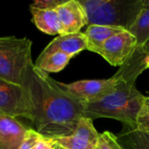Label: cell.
<instances>
[{
  "label": "cell",
  "instance_id": "6da1fadb",
  "mask_svg": "<svg viewBox=\"0 0 149 149\" xmlns=\"http://www.w3.org/2000/svg\"><path fill=\"white\" fill-rule=\"evenodd\" d=\"M24 86L27 88L32 109L34 130L49 139L72 135L79 121L85 117L81 101L65 92L58 81L35 65L31 70Z\"/></svg>",
  "mask_w": 149,
  "mask_h": 149
},
{
  "label": "cell",
  "instance_id": "7a4b0ae2",
  "mask_svg": "<svg viewBox=\"0 0 149 149\" xmlns=\"http://www.w3.org/2000/svg\"><path fill=\"white\" fill-rule=\"evenodd\" d=\"M147 54L137 47L129 59L114 74L117 78L115 89L105 98L89 103H83L85 117L91 120L113 119L130 127H136L138 114L145 96L137 89V78L147 69Z\"/></svg>",
  "mask_w": 149,
  "mask_h": 149
},
{
  "label": "cell",
  "instance_id": "3957f363",
  "mask_svg": "<svg viewBox=\"0 0 149 149\" xmlns=\"http://www.w3.org/2000/svg\"><path fill=\"white\" fill-rule=\"evenodd\" d=\"M87 25H108L129 31L144 7V0H79Z\"/></svg>",
  "mask_w": 149,
  "mask_h": 149
},
{
  "label": "cell",
  "instance_id": "277c9868",
  "mask_svg": "<svg viewBox=\"0 0 149 149\" xmlns=\"http://www.w3.org/2000/svg\"><path fill=\"white\" fill-rule=\"evenodd\" d=\"M31 46L32 42L28 38H0V79L24 86L34 66Z\"/></svg>",
  "mask_w": 149,
  "mask_h": 149
},
{
  "label": "cell",
  "instance_id": "5b68a950",
  "mask_svg": "<svg viewBox=\"0 0 149 149\" xmlns=\"http://www.w3.org/2000/svg\"><path fill=\"white\" fill-rule=\"evenodd\" d=\"M0 113L15 119L23 117L31 120V102L24 86L0 79Z\"/></svg>",
  "mask_w": 149,
  "mask_h": 149
},
{
  "label": "cell",
  "instance_id": "8992f818",
  "mask_svg": "<svg viewBox=\"0 0 149 149\" xmlns=\"http://www.w3.org/2000/svg\"><path fill=\"white\" fill-rule=\"evenodd\" d=\"M59 86L68 94L81 101L89 103L100 100L110 94L116 86L115 75L105 79H84L70 84L58 82Z\"/></svg>",
  "mask_w": 149,
  "mask_h": 149
},
{
  "label": "cell",
  "instance_id": "52a82bcc",
  "mask_svg": "<svg viewBox=\"0 0 149 149\" xmlns=\"http://www.w3.org/2000/svg\"><path fill=\"white\" fill-rule=\"evenodd\" d=\"M137 47V38L129 31H123L106 41L100 56L111 65L121 66Z\"/></svg>",
  "mask_w": 149,
  "mask_h": 149
},
{
  "label": "cell",
  "instance_id": "ba28073f",
  "mask_svg": "<svg viewBox=\"0 0 149 149\" xmlns=\"http://www.w3.org/2000/svg\"><path fill=\"white\" fill-rule=\"evenodd\" d=\"M56 11L61 24L60 35L79 33L87 25L85 10L79 0H66L56 8Z\"/></svg>",
  "mask_w": 149,
  "mask_h": 149
},
{
  "label": "cell",
  "instance_id": "9c48e42d",
  "mask_svg": "<svg viewBox=\"0 0 149 149\" xmlns=\"http://www.w3.org/2000/svg\"><path fill=\"white\" fill-rule=\"evenodd\" d=\"M27 130L17 119L0 113V149H19Z\"/></svg>",
  "mask_w": 149,
  "mask_h": 149
},
{
  "label": "cell",
  "instance_id": "30bf717a",
  "mask_svg": "<svg viewBox=\"0 0 149 149\" xmlns=\"http://www.w3.org/2000/svg\"><path fill=\"white\" fill-rule=\"evenodd\" d=\"M84 50H86V37L84 32H79L75 34L58 35L46 45L40 54L45 55L60 52L72 58Z\"/></svg>",
  "mask_w": 149,
  "mask_h": 149
},
{
  "label": "cell",
  "instance_id": "8fae6325",
  "mask_svg": "<svg viewBox=\"0 0 149 149\" xmlns=\"http://www.w3.org/2000/svg\"><path fill=\"white\" fill-rule=\"evenodd\" d=\"M123 31L127 30L117 26L98 24L88 25L84 32L86 40V50L100 55L106 41L111 37Z\"/></svg>",
  "mask_w": 149,
  "mask_h": 149
},
{
  "label": "cell",
  "instance_id": "7c38bea8",
  "mask_svg": "<svg viewBox=\"0 0 149 149\" xmlns=\"http://www.w3.org/2000/svg\"><path fill=\"white\" fill-rule=\"evenodd\" d=\"M32 21L36 27L48 35H60L61 24L56 9L41 10L30 6Z\"/></svg>",
  "mask_w": 149,
  "mask_h": 149
},
{
  "label": "cell",
  "instance_id": "4fadbf2b",
  "mask_svg": "<svg viewBox=\"0 0 149 149\" xmlns=\"http://www.w3.org/2000/svg\"><path fill=\"white\" fill-rule=\"evenodd\" d=\"M117 139L123 149H149V133L136 127L123 125Z\"/></svg>",
  "mask_w": 149,
  "mask_h": 149
},
{
  "label": "cell",
  "instance_id": "5bb4252c",
  "mask_svg": "<svg viewBox=\"0 0 149 149\" xmlns=\"http://www.w3.org/2000/svg\"><path fill=\"white\" fill-rule=\"evenodd\" d=\"M71 58V56L60 52H56L45 55L40 54L34 63V65L38 69L46 73L58 72L69 64Z\"/></svg>",
  "mask_w": 149,
  "mask_h": 149
},
{
  "label": "cell",
  "instance_id": "9a60e30c",
  "mask_svg": "<svg viewBox=\"0 0 149 149\" xmlns=\"http://www.w3.org/2000/svg\"><path fill=\"white\" fill-rule=\"evenodd\" d=\"M129 31L137 38L138 47L143 46L149 40V6L145 3Z\"/></svg>",
  "mask_w": 149,
  "mask_h": 149
},
{
  "label": "cell",
  "instance_id": "2e32d148",
  "mask_svg": "<svg viewBox=\"0 0 149 149\" xmlns=\"http://www.w3.org/2000/svg\"><path fill=\"white\" fill-rule=\"evenodd\" d=\"M73 134L79 137L84 138L85 140L90 141L91 143L94 145L97 144V141L100 136L99 133L97 132L96 128L93 126V120L86 118V117L82 118L79 121Z\"/></svg>",
  "mask_w": 149,
  "mask_h": 149
},
{
  "label": "cell",
  "instance_id": "e0dca14e",
  "mask_svg": "<svg viewBox=\"0 0 149 149\" xmlns=\"http://www.w3.org/2000/svg\"><path fill=\"white\" fill-rule=\"evenodd\" d=\"M56 145L65 149H95L96 145L74 134L53 140Z\"/></svg>",
  "mask_w": 149,
  "mask_h": 149
},
{
  "label": "cell",
  "instance_id": "ac0fdd59",
  "mask_svg": "<svg viewBox=\"0 0 149 149\" xmlns=\"http://www.w3.org/2000/svg\"><path fill=\"white\" fill-rule=\"evenodd\" d=\"M95 149H123L118 141L117 135L110 131L100 134Z\"/></svg>",
  "mask_w": 149,
  "mask_h": 149
},
{
  "label": "cell",
  "instance_id": "d6986e66",
  "mask_svg": "<svg viewBox=\"0 0 149 149\" xmlns=\"http://www.w3.org/2000/svg\"><path fill=\"white\" fill-rule=\"evenodd\" d=\"M136 127L140 130L149 133V96L145 98L143 105L138 114Z\"/></svg>",
  "mask_w": 149,
  "mask_h": 149
},
{
  "label": "cell",
  "instance_id": "ffe728a7",
  "mask_svg": "<svg viewBox=\"0 0 149 149\" xmlns=\"http://www.w3.org/2000/svg\"><path fill=\"white\" fill-rule=\"evenodd\" d=\"M41 136L42 135H40L34 129L28 128V130L25 134L24 139L19 149H35L37 143Z\"/></svg>",
  "mask_w": 149,
  "mask_h": 149
},
{
  "label": "cell",
  "instance_id": "44dd1931",
  "mask_svg": "<svg viewBox=\"0 0 149 149\" xmlns=\"http://www.w3.org/2000/svg\"><path fill=\"white\" fill-rule=\"evenodd\" d=\"M65 1L66 0H37L31 4V7L41 10L56 9L58 6H59Z\"/></svg>",
  "mask_w": 149,
  "mask_h": 149
},
{
  "label": "cell",
  "instance_id": "7402d4cb",
  "mask_svg": "<svg viewBox=\"0 0 149 149\" xmlns=\"http://www.w3.org/2000/svg\"><path fill=\"white\" fill-rule=\"evenodd\" d=\"M56 148V143L52 139L45 138L41 136L37 143L35 149H55Z\"/></svg>",
  "mask_w": 149,
  "mask_h": 149
},
{
  "label": "cell",
  "instance_id": "603a6c76",
  "mask_svg": "<svg viewBox=\"0 0 149 149\" xmlns=\"http://www.w3.org/2000/svg\"><path fill=\"white\" fill-rule=\"evenodd\" d=\"M141 49H142V51L148 55L149 54V40L143 45V46H141Z\"/></svg>",
  "mask_w": 149,
  "mask_h": 149
},
{
  "label": "cell",
  "instance_id": "cb8c5ba5",
  "mask_svg": "<svg viewBox=\"0 0 149 149\" xmlns=\"http://www.w3.org/2000/svg\"><path fill=\"white\" fill-rule=\"evenodd\" d=\"M145 63H146V67H147V69H149V54H148L147 57H146Z\"/></svg>",
  "mask_w": 149,
  "mask_h": 149
},
{
  "label": "cell",
  "instance_id": "d4e9b609",
  "mask_svg": "<svg viewBox=\"0 0 149 149\" xmlns=\"http://www.w3.org/2000/svg\"><path fill=\"white\" fill-rule=\"evenodd\" d=\"M55 149H65V148H61V147H59V146L56 145V148Z\"/></svg>",
  "mask_w": 149,
  "mask_h": 149
}]
</instances>
